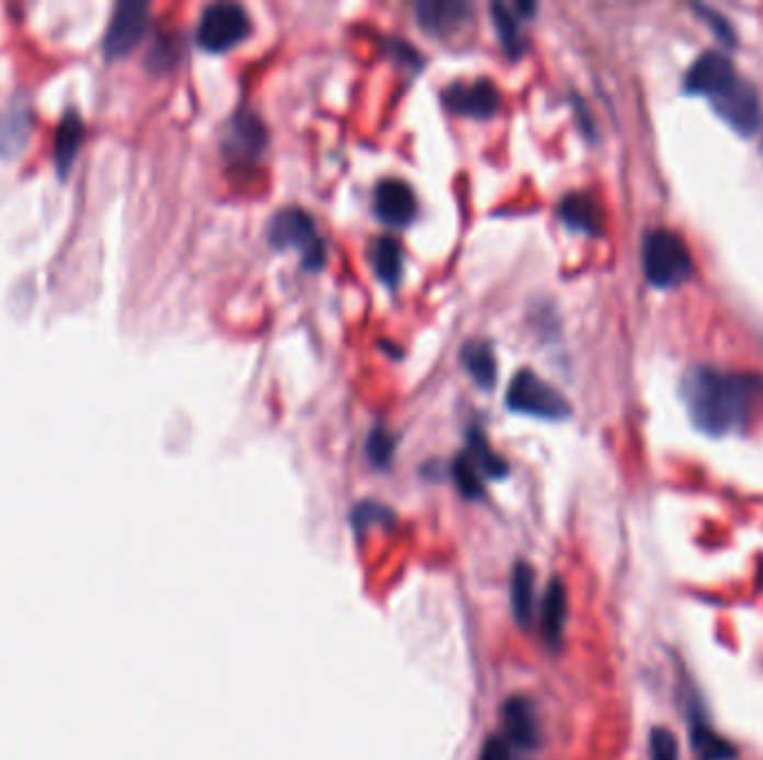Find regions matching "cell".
I'll list each match as a JSON object with an SVG mask.
<instances>
[{
  "instance_id": "9",
  "label": "cell",
  "mask_w": 763,
  "mask_h": 760,
  "mask_svg": "<svg viewBox=\"0 0 763 760\" xmlns=\"http://www.w3.org/2000/svg\"><path fill=\"white\" fill-rule=\"evenodd\" d=\"M732 60L717 51H706L698 56L685 77V92L696 96H717L737 81Z\"/></svg>"
},
{
  "instance_id": "14",
  "label": "cell",
  "mask_w": 763,
  "mask_h": 760,
  "mask_svg": "<svg viewBox=\"0 0 763 760\" xmlns=\"http://www.w3.org/2000/svg\"><path fill=\"white\" fill-rule=\"evenodd\" d=\"M567 624V589L565 583L554 578L543 596L540 604V629L543 638L551 652H558L562 645V633Z\"/></svg>"
},
{
  "instance_id": "18",
  "label": "cell",
  "mask_w": 763,
  "mask_h": 760,
  "mask_svg": "<svg viewBox=\"0 0 763 760\" xmlns=\"http://www.w3.org/2000/svg\"><path fill=\"white\" fill-rule=\"evenodd\" d=\"M558 215L569 228L574 230H581L588 234H601L603 230V215L590 195L565 197L558 208Z\"/></svg>"
},
{
  "instance_id": "22",
  "label": "cell",
  "mask_w": 763,
  "mask_h": 760,
  "mask_svg": "<svg viewBox=\"0 0 763 760\" xmlns=\"http://www.w3.org/2000/svg\"><path fill=\"white\" fill-rule=\"evenodd\" d=\"M467 458L474 462V467L480 471V473H485V475H489V477H504L506 473H509V467H506V462L498 456V453H493V449L489 447V441H487V437L478 430V428H471L469 430V435H467Z\"/></svg>"
},
{
  "instance_id": "20",
  "label": "cell",
  "mask_w": 763,
  "mask_h": 760,
  "mask_svg": "<svg viewBox=\"0 0 763 760\" xmlns=\"http://www.w3.org/2000/svg\"><path fill=\"white\" fill-rule=\"evenodd\" d=\"M463 364L469 370V375L476 379L480 389H493L498 364L491 344L487 342H469L463 348Z\"/></svg>"
},
{
  "instance_id": "28",
  "label": "cell",
  "mask_w": 763,
  "mask_h": 760,
  "mask_svg": "<svg viewBox=\"0 0 763 760\" xmlns=\"http://www.w3.org/2000/svg\"><path fill=\"white\" fill-rule=\"evenodd\" d=\"M478 760H512V756H509V740L502 736H489L480 749Z\"/></svg>"
},
{
  "instance_id": "26",
  "label": "cell",
  "mask_w": 763,
  "mask_h": 760,
  "mask_svg": "<svg viewBox=\"0 0 763 760\" xmlns=\"http://www.w3.org/2000/svg\"><path fill=\"white\" fill-rule=\"evenodd\" d=\"M650 760H679V740L665 727H654L650 734Z\"/></svg>"
},
{
  "instance_id": "19",
  "label": "cell",
  "mask_w": 763,
  "mask_h": 760,
  "mask_svg": "<svg viewBox=\"0 0 763 760\" xmlns=\"http://www.w3.org/2000/svg\"><path fill=\"white\" fill-rule=\"evenodd\" d=\"M536 8L532 3H519V16L514 14L512 8H506L504 3H496L493 5V19H496V27L500 32V38H502V45L504 49L512 54V56H519L525 47V41H523V32H521V19L529 16Z\"/></svg>"
},
{
  "instance_id": "16",
  "label": "cell",
  "mask_w": 763,
  "mask_h": 760,
  "mask_svg": "<svg viewBox=\"0 0 763 760\" xmlns=\"http://www.w3.org/2000/svg\"><path fill=\"white\" fill-rule=\"evenodd\" d=\"M83 120L81 116L70 110L62 116L56 128V139H54V161L58 168V174L66 176V172L72 168V161L81 148L83 141Z\"/></svg>"
},
{
  "instance_id": "23",
  "label": "cell",
  "mask_w": 763,
  "mask_h": 760,
  "mask_svg": "<svg viewBox=\"0 0 763 760\" xmlns=\"http://www.w3.org/2000/svg\"><path fill=\"white\" fill-rule=\"evenodd\" d=\"M373 266L387 286H396L402 275V247L394 237H382L373 245Z\"/></svg>"
},
{
  "instance_id": "5",
  "label": "cell",
  "mask_w": 763,
  "mask_h": 760,
  "mask_svg": "<svg viewBox=\"0 0 763 760\" xmlns=\"http://www.w3.org/2000/svg\"><path fill=\"white\" fill-rule=\"evenodd\" d=\"M250 34V19L235 3L208 5L200 19L197 38L208 51H226Z\"/></svg>"
},
{
  "instance_id": "8",
  "label": "cell",
  "mask_w": 763,
  "mask_h": 760,
  "mask_svg": "<svg viewBox=\"0 0 763 760\" xmlns=\"http://www.w3.org/2000/svg\"><path fill=\"white\" fill-rule=\"evenodd\" d=\"M34 130V110L30 103V96L23 92H16L8 105L0 112V154L12 159L19 157Z\"/></svg>"
},
{
  "instance_id": "12",
  "label": "cell",
  "mask_w": 763,
  "mask_h": 760,
  "mask_svg": "<svg viewBox=\"0 0 763 760\" xmlns=\"http://www.w3.org/2000/svg\"><path fill=\"white\" fill-rule=\"evenodd\" d=\"M418 23L433 36H452L458 34L465 25L471 23L474 10L458 0H424L415 10Z\"/></svg>"
},
{
  "instance_id": "2",
  "label": "cell",
  "mask_w": 763,
  "mask_h": 760,
  "mask_svg": "<svg viewBox=\"0 0 763 760\" xmlns=\"http://www.w3.org/2000/svg\"><path fill=\"white\" fill-rule=\"evenodd\" d=\"M644 270L652 286L679 288L692 277L694 264L679 234L652 230L644 241Z\"/></svg>"
},
{
  "instance_id": "11",
  "label": "cell",
  "mask_w": 763,
  "mask_h": 760,
  "mask_svg": "<svg viewBox=\"0 0 763 760\" xmlns=\"http://www.w3.org/2000/svg\"><path fill=\"white\" fill-rule=\"evenodd\" d=\"M375 210L389 226H407L415 219L418 201L409 183L402 179H385L375 187Z\"/></svg>"
},
{
  "instance_id": "27",
  "label": "cell",
  "mask_w": 763,
  "mask_h": 760,
  "mask_svg": "<svg viewBox=\"0 0 763 760\" xmlns=\"http://www.w3.org/2000/svg\"><path fill=\"white\" fill-rule=\"evenodd\" d=\"M385 518L394 520L391 511H389V509H385V506L373 504V502H364V504H360V506H357V511H355V516H353V520H355V525H357V527H362V525H364V527H368V522H371V520L382 522V520H385Z\"/></svg>"
},
{
  "instance_id": "10",
  "label": "cell",
  "mask_w": 763,
  "mask_h": 760,
  "mask_svg": "<svg viewBox=\"0 0 763 760\" xmlns=\"http://www.w3.org/2000/svg\"><path fill=\"white\" fill-rule=\"evenodd\" d=\"M444 105L452 112L474 118H489L500 107V92L491 81H474V83H454L444 90Z\"/></svg>"
},
{
  "instance_id": "13",
  "label": "cell",
  "mask_w": 763,
  "mask_h": 760,
  "mask_svg": "<svg viewBox=\"0 0 763 760\" xmlns=\"http://www.w3.org/2000/svg\"><path fill=\"white\" fill-rule=\"evenodd\" d=\"M502 725L506 740L523 749H534L538 745V723L534 705L525 695H512L502 705Z\"/></svg>"
},
{
  "instance_id": "7",
  "label": "cell",
  "mask_w": 763,
  "mask_h": 760,
  "mask_svg": "<svg viewBox=\"0 0 763 760\" xmlns=\"http://www.w3.org/2000/svg\"><path fill=\"white\" fill-rule=\"evenodd\" d=\"M715 112L743 137H750L759 125V96L750 83L737 79L721 94L713 96Z\"/></svg>"
},
{
  "instance_id": "1",
  "label": "cell",
  "mask_w": 763,
  "mask_h": 760,
  "mask_svg": "<svg viewBox=\"0 0 763 760\" xmlns=\"http://www.w3.org/2000/svg\"><path fill=\"white\" fill-rule=\"evenodd\" d=\"M681 391L694 426L719 437L748 424L763 400V379L696 366L685 375Z\"/></svg>"
},
{
  "instance_id": "17",
  "label": "cell",
  "mask_w": 763,
  "mask_h": 760,
  "mask_svg": "<svg viewBox=\"0 0 763 760\" xmlns=\"http://www.w3.org/2000/svg\"><path fill=\"white\" fill-rule=\"evenodd\" d=\"M534 568L521 560L512 572V583H509L514 618L521 629H532L534 624Z\"/></svg>"
},
{
  "instance_id": "3",
  "label": "cell",
  "mask_w": 763,
  "mask_h": 760,
  "mask_svg": "<svg viewBox=\"0 0 763 760\" xmlns=\"http://www.w3.org/2000/svg\"><path fill=\"white\" fill-rule=\"evenodd\" d=\"M506 406L516 413L545 419H562L571 413L567 400L529 368L519 370L512 379L506 393Z\"/></svg>"
},
{
  "instance_id": "6",
  "label": "cell",
  "mask_w": 763,
  "mask_h": 760,
  "mask_svg": "<svg viewBox=\"0 0 763 760\" xmlns=\"http://www.w3.org/2000/svg\"><path fill=\"white\" fill-rule=\"evenodd\" d=\"M150 23V8L141 0H123L116 5L107 25L103 47L110 58L130 54L144 38Z\"/></svg>"
},
{
  "instance_id": "21",
  "label": "cell",
  "mask_w": 763,
  "mask_h": 760,
  "mask_svg": "<svg viewBox=\"0 0 763 760\" xmlns=\"http://www.w3.org/2000/svg\"><path fill=\"white\" fill-rule=\"evenodd\" d=\"M230 133L228 143L235 157H254L264 146V130L252 114H237Z\"/></svg>"
},
{
  "instance_id": "29",
  "label": "cell",
  "mask_w": 763,
  "mask_h": 760,
  "mask_svg": "<svg viewBox=\"0 0 763 760\" xmlns=\"http://www.w3.org/2000/svg\"><path fill=\"white\" fill-rule=\"evenodd\" d=\"M698 12H702L704 14V19L710 23V27H715V32L719 34V38L724 41V43H732L734 38H732V30L721 21V16L717 14V12H713V10H708V8H696Z\"/></svg>"
},
{
  "instance_id": "15",
  "label": "cell",
  "mask_w": 763,
  "mask_h": 760,
  "mask_svg": "<svg viewBox=\"0 0 763 760\" xmlns=\"http://www.w3.org/2000/svg\"><path fill=\"white\" fill-rule=\"evenodd\" d=\"M690 745H692L694 760H734L737 758V749L724 736H719L696 710H692L690 714Z\"/></svg>"
},
{
  "instance_id": "4",
  "label": "cell",
  "mask_w": 763,
  "mask_h": 760,
  "mask_svg": "<svg viewBox=\"0 0 763 760\" xmlns=\"http://www.w3.org/2000/svg\"><path fill=\"white\" fill-rule=\"evenodd\" d=\"M269 237L275 247L301 250L306 268H320L324 264V243L320 234H317L310 215L299 208H286L277 212L271 221Z\"/></svg>"
},
{
  "instance_id": "24",
  "label": "cell",
  "mask_w": 763,
  "mask_h": 760,
  "mask_svg": "<svg viewBox=\"0 0 763 760\" xmlns=\"http://www.w3.org/2000/svg\"><path fill=\"white\" fill-rule=\"evenodd\" d=\"M452 473H454V480L460 488V493L469 499H478L485 495V488H482V480H480V471L474 467V462L467 458V453H460L456 460H454V467H452Z\"/></svg>"
},
{
  "instance_id": "25",
  "label": "cell",
  "mask_w": 763,
  "mask_h": 760,
  "mask_svg": "<svg viewBox=\"0 0 763 760\" xmlns=\"http://www.w3.org/2000/svg\"><path fill=\"white\" fill-rule=\"evenodd\" d=\"M394 453H396V437H394L387 428L377 426V428L368 435V441H366V456H368V460L373 462V467L385 469V467H389V462L394 460Z\"/></svg>"
}]
</instances>
